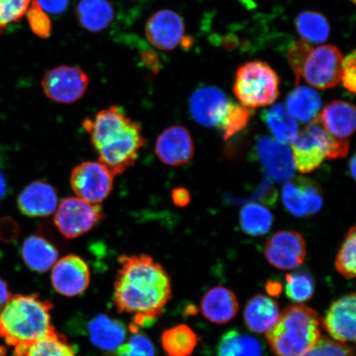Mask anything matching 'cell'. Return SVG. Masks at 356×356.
<instances>
[{
	"instance_id": "43",
	"label": "cell",
	"mask_w": 356,
	"mask_h": 356,
	"mask_svg": "<svg viewBox=\"0 0 356 356\" xmlns=\"http://www.w3.org/2000/svg\"><path fill=\"white\" fill-rule=\"evenodd\" d=\"M42 10L51 15H61L69 6L70 0H37Z\"/></svg>"
},
{
	"instance_id": "1",
	"label": "cell",
	"mask_w": 356,
	"mask_h": 356,
	"mask_svg": "<svg viewBox=\"0 0 356 356\" xmlns=\"http://www.w3.org/2000/svg\"><path fill=\"white\" fill-rule=\"evenodd\" d=\"M113 302L120 314L135 317L138 326L157 319L172 298L171 280L163 267L145 254L119 257Z\"/></svg>"
},
{
	"instance_id": "11",
	"label": "cell",
	"mask_w": 356,
	"mask_h": 356,
	"mask_svg": "<svg viewBox=\"0 0 356 356\" xmlns=\"http://www.w3.org/2000/svg\"><path fill=\"white\" fill-rule=\"evenodd\" d=\"M264 252L266 259L275 268L295 270L305 260L306 243L296 231H279L267 240Z\"/></svg>"
},
{
	"instance_id": "17",
	"label": "cell",
	"mask_w": 356,
	"mask_h": 356,
	"mask_svg": "<svg viewBox=\"0 0 356 356\" xmlns=\"http://www.w3.org/2000/svg\"><path fill=\"white\" fill-rule=\"evenodd\" d=\"M356 296L349 293L333 302L322 321L332 339L340 343L355 342Z\"/></svg>"
},
{
	"instance_id": "2",
	"label": "cell",
	"mask_w": 356,
	"mask_h": 356,
	"mask_svg": "<svg viewBox=\"0 0 356 356\" xmlns=\"http://www.w3.org/2000/svg\"><path fill=\"white\" fill-rule=\"evenodd\" d=\"M83 127L90 136L99 161L115 176L136 163L145 144L142 127L118 106L99 111L92 120H84Z\"/></svg>"
},
{
	"instance_id": "12",
	"label": "cell",
	"mask_w": 356,
	"mask_h": 356,
	"mask_svg": "<svg viewBox=\"0 0 356 356\" xmlns=\"http://www.w3.org/2000/svg\"><path fill=\"white\" fill-rule=\"evenodd\" d=\"M51 269L52 286L62 296L82 295L90 284V269L86 261L77 255L60 258Z\"/></svg>"
},
{
	"instance_id": "18",
	"label": "cell",
	"mask_w": 356,
	"mask_h": 356,
	"mask_svg": "<svg viewBox=\"0 0 356 356\" xmlns=\"http://www.w3.org/2000/svg\"><path fill=\"white\" fill-rule=\"evenodd\" d=\"M229 102L220 89L212 86L200 87L191 97L190 113L200 126L219 127Z\"/></svg>"
},
{
	"instance_id": "26",
	"label": "cell",
	"mask_w": 356,
	"mask_h": 356,
	"mask_svg": "<svg viewBox=\"0 0 356 356\" xmlns=\"http://www.w3.org/2000/svg\"><path fill=\"white\" fill-rule=\"evenodd\" d=\"M286 108L293 118L302 123H311L319 115L321 97L313 88L298 86L287 97Z\"/></svg>"
},
{
	"instance_id": "38",
	"label": "cell",
	"mask_w": 356,
	"mask_h": 356,
	"mask_svg": "<svg viewBox=\"0 0 356 356\" xmlns=\"http://www.w3.org/2000/svg\"><path fill=\"white\" fill-rule=\"evenodd\" d=\"M26 19L32 32L38 37L47 39L51 34V22L47 13L44 12L37 0L31 1L28 11L26 13Z\"/></svg>"
},
{
	"instance_id": "33",
	"label": "cell",
	"mask_w": 356,
	"mask_h": 356,
	"mask_svg": "<svg viewBox=\"0 0 356 356\" xmlns=\"http://www.w3.org/2000/svg\"><path fill=\"white\" fill-rule=\"evenodd\" d=\"M251 115V108L229 102L224 118L219 126L224 139L229 140L236 134L243 131L250 121Z\"/></svg>"
},
{
	"instance_id": "41",
	"label": "cell",
	"mask_w": 356,
	"mask_h": 356,
	"mask_svg": "<svg viewBox=\"0 0 356 356\" xmlns=\"http://www.w3.org/2000/svg\"><path fill=\"white\" fill-rule=\"evenodd\" d=\"M341 80L347 90L353 93L355 92L356 65L355 51L343 58Z\"/></svg>"
},
{
	"instance_id": "44",
	"label": "cell",
	"mask_w": 356,
	"mask_h": 356,
	"mask_svg": "<svg viewBox=\"0 0 356 356\" xmlns=\"http://www.w3.org/2000/svg\"><path fill=\"white\" fill-rule=\"evenodd\" d=\"M173 203L178 207L188 206L191 202V195L188 190L184 188H177L172 191Z\"/></svg>"
},
{
	"instance_id": "19",
	"label": "cell",
	"mask_w": 356,
	"mask_h": 356,
	"mask_svg": "<svg viewBox=\"0 0 356 356\" xmlns=\"http://www.w3.org/2000/svg\"><path fill=\"white\" fill-rule=\"evenodd\" d=\"M58 195L54 186L38 180L26 186L17 197V207L24 216L31 218L52 215L58 207Z\"/></svg>"
},
{
	"instance_id": "48",
	"label": "cell",
	"mask_w": 356,
	"mask_h": 356,
	"mask_svg": "<svg viewBox=\"0 0 356 356\" xmlns=\"http://www.w3.org/2000/svg\"><path fill=\"white\" fill-rule=\"evenodd\" d=\"M351 2H353V3H355V0H350Z\"/></svg>"
},
{
	"instance_id": "22",
	"label": "cell",
	"mask_w": 356,
	"mask_h": 356,
	"mask_svg": "<svg viewBox=\"0 0 356 356\" xmlns=\"http://www.w3.org/2000/svg\"><path fill=\"white\" fill-rule=\"evenodd\" d=\"M88 332L92 344L108 353H115L124 343L127 336L126 326L106 315L92 318L88 324Z\"/></svg>"
},
{
	"instance_id": "21",
	"label": "cell",
	"mask_w": 356,
	"mask_h": 356,
	"mask_svg": "<svg viewBox=\"0 0 356 356\" xmlns=\"http://www.w3.org/2000/svg\"><path fill=\"white\" fill-rule=\"evenodd\" d=\"M202 314L209 321L226 324L237 315L239 302L230 289L222 286L212 288L207 292L200 302Z\"/></svg>"
},
{
	"instance_id": "32",
	"label": "cell",
	"mask_w": 356,
	"mask_h": 356,
	"mask_svg": "<svg viewBox=\"0 0 356 356\" xmlns=\"http://www.w3.org/2000/svg\"><path fill=\"white\" fill-rule=\"evenodd\" d=\"M273 213L264 206L249 204L242 208L239 215L240 225L248 235L257 237L269 232L273 227Z\"/></svg>"
},
{
	"instance_id": "16",
	"label": "cell",
	"mask_w": 356,
	"mask_h": 356,
	"mask_svg": "<svg viewBox=\"0 0 356 356\" xmlns=\"http://www.w3.org/2000/svg\"><path fill=\"white\" fill-rule=\"evenodd\" d=\"M185 24L175 11L163 10L155 13L147 22L146 38L152 46L162 51H172L181 43Z\"/></svg>"
},
{
	"instance_id": "29",
	"label": "cell",
	"mask_w": 356,
	"mask_h": 356,
	"mask_svg": "<svg viewBox=\"0 0 356 356\" xmlns=\"http://www.w3.org/2000/svg\"><path fill=\"white\" fill-rule=\"evenodd\" d=\"M161 344L168 356H191L198 344V337L188 325L180 324L163 332Z\"/></svg>"
},
{
	"instance_id": "37",
	"label": "cell",
	"mask_w": 356,
	"mask_h": 356,
	"mask_svg": "<svg viewBox=\"0 0 356 356\" xmlns=\"http://www.w3.org/2000/svg\"><path fill=\"white\" fill-rule=\"evenodd\" d=\"M302 356H355V347L340 343L327 337H320L318 341Z\"/></svg>"
},
{
	"instance_id": "46",
	"label": "cell",
	"mask_w": 356,
	"mask_h": 356,
	"mask_svg": "<svg viewBox=\"0 0 356 356\" xmlns=\"http://www.w3.org/2000/svg\"><path fill=\"white\" fill-rule=\"evenodd\" d=\"M7 194V181L6 177L0 172V202L6 197Z\"/></svg>"
},
{
	"instance_id": "4",
	"label": "cell",
	"mask_w": 356,
	"mask_h": 356,
	"mask_svg": "<svg viewBox=\"0 0 356 356\" xmlns=\"http://www.w3.org/2000/svg\"><path fill=\"white\" fill-rule=\"evenodd\" d=\"M319 315L304 304L289 305L280 314L275 326L265 333L277 356H302L321 337Z\"/></svg>"
},
{
	"instance_id": "13",
	"label": "cell",
	"mask_w": 356,
	"mask_h": 356,
	"mask_svg": "<svg viewBox=\"0 0 356 356\" xmlns=\"http://www.w3.org/2000/svg\"><path fill=\"white\" fill-rule=\"evenodd\" d=\"M284 207L293 216L315 215L323 206V195L317 182L298 177L286 182L282 189Z\"/></svg>"
},
{
	"instance_id": "27",
	"label": "cell",
	"mask_w": 356,
	"mask_h": 356,
	"mask_svg": "<svg viewBox=\"0 0 356 356\" xmlns=\"http://www.w3.org/2000/svg\"><path fill=\"white\" fill-rule=\"evenodd\" d=\"M262 120L279 143L291 144L300 133L296 120L282 104H275L264 111Z\"/></svg>"
},
{
	"instance_id": "23",
	"label": "cell",
	"mask_w": 356,
	"mask_h": 356,
	"mask_svg": "<svg viewBox=\"0 0 356 356\" xmlns=\"http://www.w3.org/2000/svg\"><path fill=\"white\" fill-rule=\"evenodd\" d=\"M280 314L277 302L259 293L252 298L245 307L244 323L251 332L266 333L277 323Z\"/></svg>"
},
{
	"instance_id": "35",
	"label": "cell",
	"mask_w": 356,
	"mask_h": 356,
	"mask_svg": "<svg viewBox=\"0 0 356 356\" xmlns=\"http://www.w3.org/2000/svg\"><path fill=\"white\" fill-rule=\"evenodd\" d=\"M286 293L296 304H304L314 296L315 286L313 278L304 273L286 275Z\"/></svg>"
},
{
	"instance_id": "42",
	"label": "cell",
	"mask_w": 356,
	"mask_h": 356,
	"mask_svg": "<svg viewBox=\"0 0 356 356\" xmlns=\"http://www.w3.org/2000/svg\"><path fill=\"white\" fill-rule=\"evenodd\" d=\"M19 232V226L15 221L8 218L0 220V239L3 241H12L17 237Z\"/></svg>"
},
{
	"instance_id": "34",
	"label": "cell",
	"mask_w": 356,
	"mask_h": 356,
	"mask_svg": "<svg viewBox=\"0 0 356 356\" xmlns=\"http://www.w3.org/2000/svg\"><path fill=\"white\" fill-rule=\"evenodd\" d=\"M356 231L353 226L346 236L336 259V269L346 279L355 277Z\"/></svg>"
},
{
	"instance_id": "10",
	"label": "cell",
	"mask_w": 356,
	"mask_h": 356,
	"mask_svg": "<svg viewBox=\"0 0 356 356\" xmlns=\"http://www.w3.org/2000/svg\"><path fill=\"white\" fill-rule=\"evenodd\" d=\"M89 84L88 74L75 66L62 65L47 71L42 80V90L49 99L71 104L86 95Z\"/></svg>"
},
{
	"instance_id": "24",
	"label": "cell",
	"mask_w": 356,
	"mask_h": 356,
	"mask_svg": "<svg viewBox=\"0 0 356 356\" xmlns=\"http://www.w3.org/2000/svg\"><path fill=\"white\" fill-rule=\"evenodd\" d=\"M21 256L26 266L38 273H47L59 260L57 248L41 235H31L24 240Z\"/></svg>"
},
{
	"instance_id": "15",
	"label": "cell",
	"mask_w": 356,
	"mask_h": 356,
	"mask_svg": "<svg viewBox=\"0 0 356 356\" xmlns=\"http://www.w3.org/2000/svg\"><path fill=\"white\" fill-rule=\"evenodd\" d=\"M155 153L160 161L168 166L178 167L188 163L195 153L190 131L181 126L167 128L156 140Z\"/></svg>"
},
{
	"instance_id": "8",
	"label": "cell",
	"mask_w": 356,
	"mask_h": 356,
	"mask_svg": "<svg viewBox=\"0 0 356 356\" xmlns=\"http://www.w3.org/2000/svg\"><path fill=\"white\" fill-rule=\"evenodd\" d=\"M115 176L104 164L87 161L71 172L70 182L76 197L88 203L99 204L109 197Z\"/></svg>"
},
{
	"instance_id": "47",
	"label": "cell",
	"mask_w": 356,
	"mask_h": 356,
	"mask_svg": "<svg viewBox=\"0 0 356 356\" xmlns=\"http://www.w3.org/2000/svg\"><path fill=\"white\" fill-rule=\"evenodd\" d=\"M355 156L354 155L353 158H351L350 161V172L351 177H353V179H355V167H356V163H355Z\"/></svg>"
},
{
	"instance_id": "28",
	"label": "cell",
	"mask_w": 356,
	"mask_h": 356,
	"mask_svg": "<svg viewBox=\"0 0 356 356\" xmlns=\"http://www.w3.org/2000/svg\"><path fill=\"white\" fill-rule=\"evenodd\" d=\"M13 356H77L66 338L55 330L32 344L15 347Z\"/></svg>"
},
{
	"instance_id": "14",
	"label": "cell",
	"mask_w": 356,
	"mask_h": 356,
	"mask_svg": "<svg viewBox=\"0 0 356 356\" xmlns=\"http://www.w3.org/2000/svg\"><path fill=\"white\" fill-rule=\"evenodd\" d=\"M255 148L258 160L270 178L278 182L291 179L296 167L289 146L279 143L273 138L262 136L257 140Z\"/></svg>"
},
{
	"instance_id": "20",
	"label": "cell",
	"mask_w": 356,
	"mask_h": 356,
	"mask_svg": "<svg viewBox=\"0 0 356 356\" xmlns=\"http://www.w3.org/2000/svg\"><path fill=\"white\" fill-rule=\"evenodd\" d=\"M317 120L334 139L348 140L355 129V106L346 101H332L325 106Z\"/></svg>"
},
{
	"instance_id": "30",
	"label": "cell",
	"mask_w": 356,
	"mask_h": 356,
	"mask_svg": "<svg viewBox=\"0 0 356 356\" xmlns=\"http://www.w3.org/2000/svg\"><path fill=\"white\" fill-rule=\"evenodd\" d=\"M217 356H264V348L257 338L233 330L222 337Z\"/></svg>"
},
{
	"instance_id": "25",
	"label": "cell",
	"mask_w": 356,
	"mask_h": 356,
	"mask_svg": "<svg viewBox=\"0 0 356 356\" xmlns=\"http://www.w3.org/2000/svg\"><path fill=\"white\" fill-rule=\"evenodd\" d=\"M75 13L79 25L93 33L108 28L115 16L114 8L108 0H80Z\"/></svg>"
},
{
	"instance_id": "36",
	"label": "cell",
	"mask_w": 356,
	"mask_h": 356,
	"mask_svg": "<svg viewBox=\"0 0 356 356\" xmlns=\"http://www.w3.org/2000/svg\"><path fill=\"white\" fill-rule=\"evenodd\" d=\"M30 3L31 0H0V34L24 17Z\"/></svg>"
},
{
	"instance_id": "45",
	"label": "cell",
	"mask_w": 356,
	"mask_h": 356,
	"mask_svg": "<svg viewBox=\"0 0 356 356\" xmlns=\"http://www.w3.org/2000/svg\"><path fill=\"white\" fill-rule=\"evenodd\" d=\"M11 293L8 289L7 284L0 278V311L6 305L8 300H10Z\"/></svg>"
},
{
	"instance_id": "6",
	"label": "cell",
	"mask_w": 356,
	"mask_h": 356,
	"mask_svg": "<svg viewBox=\"0 0 356 356\" xmlns=\"http://www.w3.org/2000/svg\"><path fill=\"white\" fill-rule=\"evenodd\" d=\"M54 213L55 225L66 238H76L88 233L105 216L99 204L88 203L77 197L62 200Z\"/></svg>"
},
{
	"instance_id": "3",
	"label": "cell",
	"mask_w": 356,
	"mask_h": 356,
	"mask_svg": "<svg viewBox=\"0 0 356 356\" xmlns=\"http://www.w3.org/2000/svg\"><path fill=\"white\" fill-rule=\"evenodd\" d=\"M52 302L38 295L11 296L0 311V338L13 347L26 346L55 330L51 322Z\"/></svg>"
},
{
	"instance_id": "5",
	"label": "cell",
	"mask_w": 356,
	"mask_h": 356,
	"mask_svg": "<svg viewBox=\"0 0 356 356\" xmlns=\"http://www.w3.org/2000/svg\"><path fill=\"white\" fill-rule=\"evenodd\" d=\"M280 86L279 75L273 67L254 60L239 67L233 89L241 104L252 109L273 104L280 95Z\"/></svg>"
},
{
	"instance_id": "7",
	"label": "cell",
	"mask_w": 356,
	"mask_h": 356,
	"mask_svg": "<svg viewBox=\"0 0 356 356\" xmlns=\"http://www.w3.org/2000/svg\"><path fill=\"white\" fill-rule=\"evenodd\" d=\"M334 141L317 118L298 134L292 142L291 150L296 169L309 173L318 168L327 158Z\"/></svg>"
},
{
	"instance_id": "31",
	"label": "cell",
	"mask_w": 356,
	"mask_h": 356,
	"mask_svg": "<svg viewBox=\"0 0 356 356\" xmlns=\"http://www.w3.org/2000/svg\"><path fill=\"white\" fill-rule=\"evenodd\" d=\"M296 26L302 40L309 43H323L330 35V24L327 17L318 12H302L297 17Z\"/></svg>"
},
{
	"instance_id": "40",
	"label": "cell",
	"mask_w": 356,
	"mask_h": 356,
	"mask_svg": "<svg viewBox=\"0 0 356 356\" xmlns=\"http://www.w3.org/2000/svg\"><path fill=\"white\" fill-rule=\"evenodd\" d=\"M313 49L312 44L304 40L293 42L288 49L287 59L293 72L296 74V83L300 82L302 69Z\"/></svg>"
},
{
	"instance_id": "9",
	"label": "cell",
	"mask_w": 356,
	"mask_h": 356,
	"mask_svg": "<svg viewBox=\"0 0 356 356\" xmlns=\"http://www.w3.org/2000/svg\"><path fill=\"white\" fill-rule=\"evenodd\" d=\"M343 56L336 47L320 46L313 49L307 59L301 78L309 86L327 90L340 83Z\"/></svg>"
},
{
	"instance_id": "39",
	"label": "cell",
	"mask_w": 356,
	"mask_h": 356,
	"mask_svg": "<svg viewBox=\"0 0 356 356\" xmlns=\"http://www.w3.org/2000/svg\"><path fill=\"white\" fill-rule=\"evenodd\" d=\"M118 356H156L152 341L143 334L136 333L115 351Z\"/></svg>"
}]
</instances>
